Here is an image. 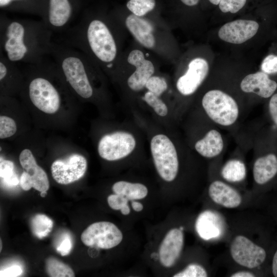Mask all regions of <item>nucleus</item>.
Returning a JSON list of instances; mask_svg holds the SVG:
<instances>
[{
	"mask_svg": "<svg viewBox=\"0 0 277 277\" xmlns=\"http://www.w3.org/2000/svg\"><path fill=\"white\" fill-rule=\"evenodd\" d=\"M52 33L42 19H12L1 15L0 51L16 64H39L50 55Z\"/></svg>",
	"mask_w": 277,
	"mask_h": 277,
	"instance_id": "f257e3e1",
	"label": "nucleus"
},
{
	"mask_svg": "<svg viewBox=\"0 0 277 277\" xmlns=\"http://www.w3.org/2000/svg\"><path fill=\"white\" fill-rule=\"evenodd\" d=\"M64 44L76 49L96 65L111 68L117 56L114 33L103 17L86 15L67 33Z\"/></svg>",
	"mask_w": 277,
	"mask_h": 277,
	"instance_id": "f03ea898",
	"label": "nucleus"
},
{
	"mask_svg": "<svg viewBox=\"0 0 277 277\" xmlns=\"http://www.w3.org/2000/svg\"><path fill=\"white\" fill-rule=\"evenodd\" d=\"M204 114L221 129L233 132L248 110L234 96L220 88H212L203 95Z\"/></svg>",
	"mask_w": 277,
	"mask_h": 277,
	"instance_id": "7ed1b4c3",
	"label": "nucleus"
},
{
	"mask_svg": "<svg viewBox=\"0 0 277 277\" xmlns=\"http://www.w3.org/2000/svg\"><path fill=\"white\" fill-rule=\"evenodd\" d=\"M30 65L33 73L27 86L30 101L42 112L48 114L56 112L61 105V95L48 75V63L44 60L39 64Z\"/></svg>",
	"mask_w": 277,
	"mask_h": 277,
	"instance_id": "20e7f679",
	"label": "nucleus"
},
{
	"mask_svg": "<svg viewBox=\"0 0 277 277\" xmlns=\"http://www.w3.org/2000/svg\"><path fill=\"white\" fill-rule=\"evenodd\" d=\"M151 152L156 170L164 181H174L179 170V159L176 147L164 134H157L151 139Z\"/></svg>",
	"mask_w": 277,
	"mask_h": 277,
	"instance_id": "39448f33",
	"label": "nucleus"
},
{
	"mask_svg": "<svg viewBox=\"0 0 277 277\" xmlns=\"http://www.w3.org/2000/svg\"><path fill=\"white\" fill-rule=\"evenodd\" d=\"M252 146L256 157L253 165V177L255 182L263 185L277 174V155L274 150L266 147V133L263 130L252 133Z\"/></svg>",
	"mask_w": 277,
	"mask_h": 277,
	"instance_id": "423d86ee",
	"label": "nucleus"
},
{
	"mask_svg": "<svg viewBox=\"0 0 277 277\" xmlns=\"http://www.w3.org/2000/svg\"><path fill=\"white\" fill-rule=\"evenodd\" d=\"M118 228L110 222L102 221L89 225L81 234V241L86 246L109 249L118 245L123 240Z\"/></svg>",
	"mask_w": 277,
	"mask_h": 277,
	"instance_id": "0eeeda50",
	"label": "nucleus"
},
{
	"mask_svg": "<svg viewBox=\"0 0 277 277\" xmlns=\"http://www.w3.org/2000/svg\"><path fill=\"white\" fill-rule=\"evenodd\" d=\"M136 145L134 136L125 131H116L103 136L98 144L100 156L107 161L123 159L130 154Z\"/></svg>",
	"mask_w": 277,
	"mask_h": 277,
	"instance_id": "6e6552de",
	"label": "nucleus"
},
{
	"mask_svg": "<svg viewBox=\"0 0 277 277\" xmlns=\"http://www.w3.org/2000/svg\"><path fill=\"white\" fill-rule=\"evenodd\" d=\"M77 3L78 0H46L42 20L53 32L62 31L73 19Z\"/></svg>",
	"mask_w": 277,
	"mask_h": 277,
	"instance_id": "1a4fd4ad",
	"label": "nucleus"
},
{
	"mask_svg": "<svg viewBox=\"0 0 277 277\" xmlns=\"http://www.w3.org/2000/svg\"><path fill=\"white\" fill-rule=\"evenodd\" d=\"M19 161L24 169L19 179V184L25 191L33 188L39 191H47L49 188L48 177L45 171L36 162L32 152L28 149L20 153Z\"/></svg>",
	"mask_w": 277,
	"mask_h": 277,
	"instance_id": "9d476101",
	"label": "nucleus"
},
{
	"mask_svg": "<svg viewBox=\"0 0 277 277\" xmlns=\"http://www.w3.org/2000/svg\"><path fill=\"white\" fill-rule=\"evenodd\" d=\"M87 161L81 154L74 153L64 159H58L51 167L54 180L58 184L67 185L78 181L85 174Z\"/></svg>",
	"mask_w": 277,
	"mask_h": 277,
	"instance_id": "9b49d317",
	"label": "nucleus"
},
{
	"mask_svg": "<svg viewBox=\"0 0 277 277\" xmlns=\"http://www.w3.org/2000/svg\"><path fill=\"white\" fill-rule=\"evenodd\" d=\"M230 253L234 261L248 268L259 266L265 260V250L247 238L238 235L230 246Z\"/></svg>",
	"mask_w": 277,
	"mask_h": 277,
	"instance_id": "f8f14e48",
	"label": "nucleus"
},
{
	"mask_svg": "<svg viewBox=\"0 0 277 277\" xmlns=\"http://www.w3.org/2000/svg\"><path fill=\"white\" fill-rule=\"evenodd\" d=\"M226 139L221 129L209 119L202 136L194 142L195 151L202 157L213 159L221 156L226 148Z\"/></svg>",
	"mask_w": 277,
	"mask_h": 277,
	"instance_id": "ddd939ff",
	"label": "nucleus"
},
{
	"mask_svg": "<svg viewBox=\"0 0 277 277\" xmlns=\"http://www.w3.org/2000/svg\"><path fill=\"white\" fill-rule=\"evenodd\" d=\"M209 71L207 61L202 57H196L189 63L186 72L181 76L176 83L180 94L188 96L194 94L207 78Z\"/></svg>",
	"mask_w": 277,
	"mask_h": 277,
	"instance_id": "4468645a",
	"label": "nucleus"
},
{
	"mask_svg": "<svg viewBox=\"0 0 277 277\" xmlns=\"http://www.w3.org/2000/svg\"><path fill=\"white\" fill-rule=\"evenodd\" d=\"M259 27V23L255 21L236 19L221 26L218 31V36L225 42L241 44L253 37Z\"/></svg>",
	"mask_w": 277,
	"mask_h": 277,
	"instance_id": "2eb2a0df",
	"label": "nucleus"
},
{
	"mask_svg": "<svg viewBox=\"0 0 277 277\" xmlns=\"http://www.w3.org/2000/svg\"><path fill=\"white\" fill-rule=\"evenodd\" d=\"M270 76L262 71L249 73L241 80L240 89L245 94L268 100L277 91V81Z\"/></svg>",
	"mask_w": 277,
	"mask_h": 277,
	"instance_id": "dca6fc26",
	"label": "nucleus"
},
{
	"mask_svg": "<svg viewBox=\"0 0 277 277\" xmlns=\"http://www.w3.org/2000/svg\"><path fill=\"white\" fill-rule=\"evenodd\" d=\"M127 61L135 67L134 72L128 77V87L134 91H139L145 87L149 78L154 72L153 63L145 58L143 52L138 49H134L129 54Z\"/></svg>",
	"mask_w": 277,
	"mask_h": 277,
	"instance_id": "f3484780",
	"label": "nucleus"
},
{
	"mask_svg": "<svg viewBox=\"0 0 277 277\" xmlns=\"http://www.w3.org/2000/svg\"><path fill=\"white\" fill-rule=\"evenodd\" d=\"M184 245V234L180 228H172L165 235L159 249V260L164 267L169 268L179 258Z\"/></svg>",
	"mask_w": 277,
	"mask_h": 277,
	"instance_id": "a211bd4d",
	"label": "nucleus"
},
{
	"mask_svg": "<svg viewBox=\"0 0 277 277\" xmlns=\"http://www.w3.org/2000/svg\"><path fill=\"white\" fill-rule=\"evenodd\" d=\"M125 24L129 32L140 44L148 49L154 47V28L149 21L131 14L126 17Z\"/></svg>",
	"mask_w": 277,
	"mask_h": 277,
	"instance_id": "6ab92c4d",
	"label": "nucleus"
},
{
	"mask_svg": "<svg viewBox=\"0 0 277 277\" xmlns=\"http://www.w3.org/2000/svg\"><path fill=\"white\" fill-rule=\"evenodd\" d=\"M208 193L214 203L226 208H236L242 202L239 193L233 188L221 181H213L209 187Z\"/></svg>",
	"mask_w": 277,
	"mask_h": 277,
	"instance_id": "aec40b11",
	"label": "nucleus"
},
{
	"mask_svg": "<svg viewBox=\"0 0 277 277\" xmlns=\"http://www.w3.org/2000/svg\"><path fill=\"white\" fill-rule=\"evenodd\" d=\"M223 227L220 215L211 210H206L200 213L195 222V229L197 234L205 240L220 236Z\"/></svg>",
	"mask_w": 277,
	"mask_h": 277,
	"instance_id": "412c9836",
	"label": "nucleus"
},
{
	"mask_svg": "<svg viewBox=\"0 0 277 277\" xmlns=\"http://www.w3.org/2000/svg\"><path fill=\"white\" fill-rule=\"evenodd\" d=\"M46 0H0V7L38 15L44 14Z\"/></svg>",
	"mask_w": 277,
	"mask_h": 277,
	"instance_id": "4be33fe9",
	"label": "nucleus"
},
{
	"mask_svg": "<svg viewBox=\"0 0 277 277\" xmlns=\"http://www.w3.org/2000/svg\"><path fill=\"white\" fill-rule=\"evenodd\" d=\"M114 193L127 197L129 201L141 200L148 194V189L143 184L121 181L115 183L112 187Z\"/></svg>",
	"mask_w": 277,
	"mask_h": 277,
	"instance_id": "5701e85b",
	"label": "nucleus"
},
{
	"mask_svg": "<svg viewBox=\"0 0 277 277\" xmlns=\"http://www.w3.org/2000/svg\"><path fill=\"white\" fill-rule=\"evenodd\" d=\"M247 174L246 166L240 159L233 158L228 160L221 169L222 178L231 183H238L243 181Z\"/></svg>",
	"mask_w": 277,
	"mask_h": 277,
	"instance_id": "b1692460",
	"label": "nucleus"
},
{
	"mask_svg": "<svg viewBox=\"0 0 277 277\" xmlns=\"http://www.w3.org/2000/svg\"><path fill=\"white\" fill-rule=\"evenodd\" d=\"M30 225L33 234L38 239H43L51 232L53 227V222L47 215L37 214L32 218Z\"/></svg>",
	"mask_w": 277,
	"mask_h": 277,
	"instance_id": "393cba45",
	"label": "nucleus"
},
{
	"mask_svg": "<svg viewBox=\"0 0 277 277\" xmlns=\"http://www.w3.org/2000/svg\"><path fill=\"white\" fill-rule=\"evenodd\" d=\"M46 269L48 274L51 277H73V270L67 265L53 257L46 260Z\"/></svg>",
	"mask_w": 277,
	"mask_h": 277,
	"instance_id": "a878e982",
	"label": "nucleus"
},
{
	"mask_svg": "<svg viewBox=\"0 0 277 277\" xmlns=\"http://www.w3.org/2000/svg\"><path fill=\"white\" fill-rule=\"evenodd\" d=\"M1 182L6 186L13 187L19 183V180L14 171V164L9 160H3L0 164Z\"/></svg>",
	"mask_w": 277,
	"mask_h": 277,
	"instance_id": "bb28decb",
	"label": "nucleus"
},
{
	"mask_svg": "<svg viewBox=\"0 0 277 277\" xmlns=\"http://www.w3.org/2000/svg\"><path fill=\"white\" fill-rule=\"evenodd\" d=\"M155 5V0H129L126 6L132 14L142 17L153 10Z\"/></svg>",
	"mask_w": 277,
	"mask_h": 277,
	"instance_id": "cd10ccee",
	"label": "nucleus"
},
{
	"mask_svg": "<svg viewBox=\"0 0 277 277\" xmlns=\"http://www.w3.org/2000/svg\"><path fill=\"white\" fill-rule=\"evenodd\" d=\"M129 200L120 194L116 193L110 194L108 196L107 202L111 208L115 210H120L125 215L130 213V209L128 205Z\"/></svg>",
	"mask_w": 277,
	"mask_h": 277,
	"instance_id": "c85d7f7f",
	"label": "nucleus"
},
{
	"mask_svg": "<svg viewBox=\"0 0 277 277\" xmlns=\"http://www.w3.org/2000/svg\"><path fill=\"white\" fill-rule=\"evenodd\" d=\"M143 99L154 109L157 115L165 116L167 114L168 108L159 96L148 91L145 93Z\"/></svg>",
	"mask_w": 277,
	"mask_h": 277,
	"instance_id": "c756f323",
	"label": "nucleus"
},
{
	"mask_svg": "<svg viewBox=\"0 0 277 277\" xmlns=\"http://www.w3.org/2000/svg\"><path fill=\"white\" fill-rule=\"evenodd\" d=\"M145 87L149 91L160 96L168 87L166 80L158 76H151L147 81Z\"/></svg>",
	"mask_w": 277,
	"mask_h": 277,
	"instance_id": "7c9ffc66",
	"label": "nucleus"
},
{
	"mask_svg": "<svg viewBox=\"0 0 277 277\" xmlns=\"http://www.w3.org/2000/svg\"><path fill=\"white\" fill-rule=\"evenodd\" d=\"M17 130L15 122L7 116H0V138L9 137L14 135Z\"/></svg>",
	"mask_w": 277,
	"mask_h": 277,
	"instance_id": "2f4dec72",
	"label": "nucleus"
},
{
	"mask_svg": "<svg viewBox=\"0 0 277 277\" xmlns=\"http://www.w3.org/2000/svg\"><path fill=\"white\" fill-rule=\"evenodd\" d=\"M174 277H206L207 273L205 268L197 264H190L183 270L174 274Z\"/></svg>",
	"mask_w": 277,
	"mask_h": 277,
	"instance_id": "473e14b6",
	"label": "nucleus"
},
{
	"mask_svg": "<svg viewBox=\"0 0 277 277\" xmlns=\"http://www.w3.org/2000/svg\"><path fill=\"white\" fill-rule=\"evenodd\" d=\"M247 0H221L219 8L224 13H235L245 5Z\"/></svg>",
	"mask_w": 277,
	"mask_h": 277,
	"instance_id": "72a5a7b5",
	"label": "nucleus"
},
{
	"mask_svg": "<svg viewBox=\"0 0 277 277\" xmlns=\"http://www.w3.org/2000/svg\"><path fill=\"white\" fill-rule=\"evenodd\" d=\"M261 71L270 75L277 74V54H268L263 60Z\"/></svg>",
	"mask_w": 277,
	"mask_h": 277,
	"instance_id": "f704fd0d",
	"label": "nucleus"
},
{
	"mask_svg": "<svg viewBox=\"0 0 277 277\" xmlns=\"http://www.w3.org/2000/svg\"><path fill=\"white\" fill-rule=\"evenodd\" d=\"M268 111L270 119L277 129V91L268 100Z\"/></svg>",
	"mask_w": 277,
	"mask_h": 277,
	"instance_id": "c9c22d12",
	"label": "nucleus"
},
{
	"mask_svg": "<svg viewBox=\"0 0 277 277\" xmlns=\"http://www.w3.org/2000/svg\"><path fill=\"white\" fill-rule=\"evenodd\" d=\"M72 248V242L71 237L66 234L63 238L61 242L56 247L57 251L61 255L65 256L68 255Z\"/></svg>",
	"mask_w": 277,
	"mask_h": 277,
	"instance_id": "e433bc0d",
	"label": "nucleus"
},
{
	"mask_svg": "<svg viewBox=\"0 0 277 277\" xmlns=\"http://www.w3.org/2000/svg\"><path fill=\"white\" fill-rule=\"evenodd\" d=\"M23 273L22 268L17 265H13L1 270V277H15L21 275Z\"/></svg>",
	"mask_w": 277,
	"mask_h": 277,
	"instance_id": "4c0bfd02",
	"label": "nucleus"
},
{
	"mask_svg": "<svg viewBox=\"0 0 277 277\" xmlns=\"http://www.w3.org/2000/svg\"><path fill=\"white\" fill-rule=\"evenodd\" d=\"M254 274L248 271H239L232 274L231 277H253Z\"/></svg>",
	"mask_w": 277,
	"mask_h": 277,
	"instance_id": "58836bf2",
	"label": "nucleus"
},
{
	"mask_svg": "<svg viewBox=\"0 0 277 277\" xmlns=\"http://www.w3.org/2000/svg\"><path fill=\"white\" fill-rule=\"evenodd\" d=\"M131 206L132 209L136 212H140L143 209V204L135 200L131 201Z\"/></svg>",
	"mask_w": 277,
	"mask_h": 277,
	"instance_id": "ea45409f",
	"label": "nucleus"
},
{
	"mask_svg": "<svg viewBox=\"0 0 277 277\" xmlns=\"http://www.w3.org/2000/svg\"><path fill=\"white\" fill-rule=\"evenodd\" d=\"M272 268L273 274L277 277V250L273 256Z\"/></svg>",
	"mask_w": 277,
	"mask_h": 277,
	"instance_id": "a19ab883",
	"label": "nucleus"
},
{
	"mask_svg": "<svg viewBox=\"0 0 277 277\" xmlns=\"http://www.w3.org/2000/svg\"><path fill=\"white\" fill-rule=\"evenodd\" d=\"M184 4L188 6H193L196 5L199 0H180Z\"/></svg>",
	"mask_w": 277,
	"mask_h": 277,
	"instance_id": "79ce46f5",
	"label": "nucleus"
},
{
	"mask_svg": "<svg viewBox=\"0 0 277 277\" xmlns=\"http://www.w3.org/2000/svg\"><path fill=\"white\" fill-rule=\"evenodd\" d=\"M209 2L214 5H217L219 4L221 0H209Z\"/></svg>",
	"mask_w": 277,
	"mask_h": 277,
	"instance_id": "37998d69",
	"label": "nucleus"
},
{
	"mask_svg": "<svg viewBox=\"0 0 277 277\" xmlns=\"http://www.w3.org/2000/svg\"><path fill=\"white\" fill-rule=\"evenodd\" d=\"M47 195V191L41 192L40 195L42 197H45Z\"/></svg>",
	"mask_w": 277,
	"mask_h": 277,
	"instance_id": "c03bdc74",
	"label": "nucleus"
}]
</instances>
